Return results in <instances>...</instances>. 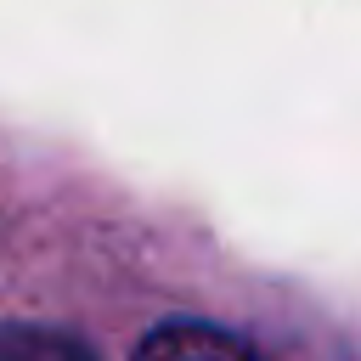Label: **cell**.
Segmentation results:
<instances>
[{"label": "cell", "mask_w": 361, "mask_h": 361, "mask_svg": "<svg viewBox=\"0 0 361 361\" xmlns=\"http://www.w3.org/2000/svg\"><path fill=\"white\" fill-rule=\"evenodd\" d=\"M135 361H259L243 338L220 333V327H203V322H169V327H152L135 350Z\"/></svg>", "instance_id": "cell-1"}, {"label": "cell", "mask_w": 361, "mask_h": 361, "mask_svg": "<svg viewBox=\"0 0 361 361\" xmlns=\"http://www.w3.org/2000/svg\"><path fill=\"white\" fill-rule=\"evenodd\" d=\"M0 361H96V355L62 333H0Z\"/></svg>", "instance_id": "cell-2"}]
</instances>
